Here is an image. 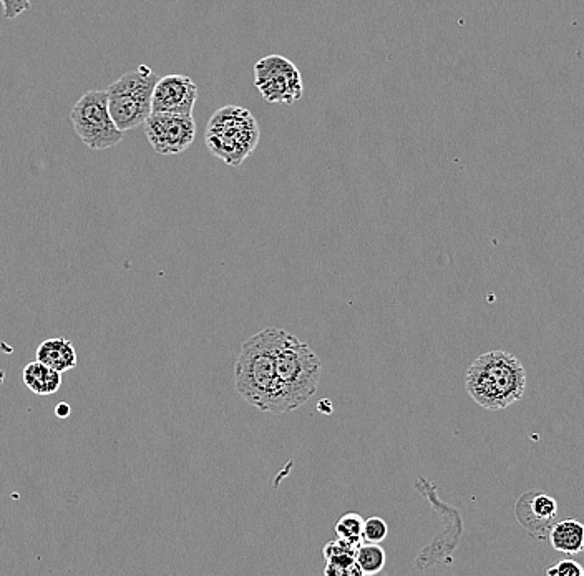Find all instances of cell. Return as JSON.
I'll return each mask as SVG.
<instances>
[{
	"instance_id": "1",
	"label": "cell",
	"mask_w": 584,
	"mask_h": 576,
	"mask_svg": "<svg viewBox=\"0 0 584 576\" xmlns=\"http://www.w3.org/2000/svg\"><path fill=\"white\" fill-rule=\"evenodd\" d=\"M465 387L478 406L503 411L525 396V367L510 352L488 351L468 367Z\"/></svg>"
},
{
	"instance_id": "2",
	"label": "cell",
	"mask_w": 584,
	"mask_h": 576,
	"mask_svg": "<svg viewBox=\"0 0 584 576\" xmlns=\"http://www.w3.org/2000/svg\"><path fill=\"white\" fill-rule=\"evenodd\" d=\"M322 364L316 352L299 337L284 331L276 354V392L269 412L289 414L317 392Z\"/></svg>"
},
{
	"instance_id": "3",
	"label": "cell",
	"mask_w": 584,
	"mask_h": 576,
	"mask_svg": "<svg viewBox=\"0 0 584 576\" xmlns=\"http://www.w3.org/2000/svg\"><path fill=\"white\" fill-rule=\"evenodd\" d=\"M284 331L268 328L249 337L234 366L239 396L258 411L269 412L276 392V354Z\"/></svg>"
},
{
	"instance_id": "4",
	"label": "cell",
	"mask_w": 584,
	"mask_h": 576,
	"mask_svg": "<svg viewBox=\"0 0 584 576\" xmlns=\"http://www.w3.org/2000/svg\"><path fill=\"white\" fill-rule=\"evenodd\" d=\"M259 127L248 108L228 105L219 108L206 128V145L226 165L239 166L256 150Z\"/></svg>"
},
{
	"instance_id": "5",
	"label": "cell",
	"mask_w": 584,
	"mask_h": 576,
	"mask_svg": "<svg viewBox=\"0 0 584 576\" xmlns=\"http://www.w3.org/2000/svg\"><path fill=\"white\" fill-rule=\"evenodd\" d=\"M158 77L146 65L127 72L105 90L113 122L123 133L145 123Z\"/></svg>"
},
{
	"instance_id": "6",
	"label": "cell",
	"mask_w": 584,
	"mask_h": 576,
	"mask_svg": "<svg viewBox=\"0 0 584 576\" xmlns=\"http://www.w3.org/2000/svg\"><path fill=\"white\" fill-rule=\"evenodd\" d=\"M73 130L90 150L102 152L122 143L123 132L113 122L105 90L83 93L70 112Z\"/></svg>"
},
{
	"instance_id": "7",
	"label": "cell",
	"mask_w": 584,
	"mask_h": 576,
	"mask_svg": "<svg viewBox=\"0 0 584 576\" xmlns=\"http://www.w3.org/2000/svg\"><path fill=\"white\" fill-rule=\"evenodd\" d=\"M254 85L269 103L292 105L302 97L299 69L281 55H268L254 65Z\"/></svg>"
},
{
	"instance_id": "8",
	"label": "cell",
	"mask_w": 584,
	"mask_h": 576,
	"mask_svg": "<svg viewBox=\"0 0 584 576\" xmlns=\"http://www.w3.org/2000/svg\"><path fill=\"white\" fill-rule=\"evenodd\" d=\"M143 125L146 138L158 155H180L195 142L193 115L151 112Z\"/></svg>"
},
{
	"instance_id": "9",
	"label": "cell",
	"mask_w": 584,
	"mask_h": 576,
	"mask_svg": "<svg viewBox=\"0 0 584 576\" xmlns=\"http://www.w3.org/2000/svg\"><path fill=\"white\" fill-rule=\"evenodd\" d=\"M515 517L530 537L545 540L558 518V502L545 492L530 490L516 500Z\"/></svg>"
},
{
	"instance_id": "10",
	"label": "cell",
	"mask_w": 584,
	"mask_h": 576,
	"mask_svg": "<svg viewBox=\"0 0 584 576\" xmlns=\"http://www.w3.org/2000/svg\"><path fill=\"white\" fill-rule=\"evenodd\" d=\"M196 98H198V87L190 77L166 75L156 82L153 98H151V112L193 115Z\"/></svg>"
},
{
	"instance_id": "11",
	"label": "cell",
	"mask_w": 584,
	"mask_h": 576,
	"mask_svg": "<svg viewBox=\"0 0 584 576\" xmlns=\"http://www.w3.org/2000/svg\"><path fill=\"white\" fill-rule=\"evenodd\" d=\"M37 361L60 374H65L77 367V351L69 339L50 337L37 347Z\"/></svg>"
},
{
	"instance_id": "12",
	"label": "cell",
	"mask_w": 584,
	"mask_h": 576,
	"mask_svg": "<svg viewBox=\"0 0 584 576\" xmlns=\"http://www.w3.org/2000/svg\"><path fill=\"white\" fill-rule=\"evenodd\" d=\"M356 552V545L342 542L339 538L327 543L326 547L322 548V555L326 560L324 573L336 576L361 575L357 568Z\"/></svg>"
},
{
	"instance_id": "13",
	"label": "cell",
	"mask_w": 584,
	"mask_h": 576,
	"mask_svg": "<svg viewBox=\"0 0 584 576\" xmlns=\"http://www.w3.org/2000/svg\"><path fill=\"white\" fill-rule=\"evenodd\" d=\"M548 540L556 552L578 555L584 552V525L575 518L561 520L551 527Z\"/></svg>"
},
{
	"instance_id": "14",
	"label": "cell",
	"mask_w": 584,
	"mask_h": 576,
	"mask_svg": "<svg viewBox=\"0 0 584 576\" xmlns=\"http://www.w3.org/2000/svg\"><path fill=\"white\" fill-rule=\"evenodd\" d=\"M22 377L27 389L35 396H52L62 386V374L39 361L27 364Z\"/></svg>"
},
{
	"instance_id": "15",
	"label": "cell",
	"mask_w": 584,
	"mask_h": 576,
	"mask_svg": "<svg viewBox=\"0 0 584 576\" xmlns=\"http://www.w3.org/2000/svg\"><path fill=\"white\" fill-rule=\"evenodd\" d=\"M357 568L361 575H377L387 563V555L380 543H361L356 552Z\"/></svg>"
},
{
	"instance_id": "16",
	"label": "cell",
	"mask_w": 584,
	"mask_h": 576,
	"mask_svg": "<svg viewBox=\"0 0 584 576\" xmlns=\"http://www.w3.org/2000/svg\"><path fill=\"white\" fill-rule=\"evenodd\" d=\"M364 518L359 513H346L336 523V538L359 547L362 543Z\"/></svg>"
},
{
	"instance_id": "17",
	"label": "cell",
	"mask_w": 584,
	"mask_h": 576,
	"mask_svg": "<svg viewBox=\"0 0 584 576\" xmlns=\"http://www.w3.org/2000/svg\"><path fill=\"white\" fill-rule=\"evenodd\" d=\"M389 537V525L379 517H370L364 520L362 528V542L382 543Z\"/></svg>"
},
{
	"instance_id": "18",
	"label": "cell",
	"mask_w": 584,
	"mask_h": 576,
	"mask_svg": "<svg viewBox=\"0 0 584 576\" xmlns=\"http://www.w3.org/2000/svg\"><path fill=\"white\" fill-rule=\"evenodd\" d=\"M546 575L548 576H584V568L581 567L580 563L575 562V560H561V562L556 563L555 567L548 568L546 570Z\"/></svg>"
},
{
	"instance_id": "19",
	"label": "cell",
	"mask_w": 584,
	"mask_h": 576,
	"mask_svg": "<svg viewBox=\"0 0 584 576\" xmlns=\"http://www.w3.org/2000/svg\"><path fill=\"white\" fill-rule=\"evenodd\" d=\"M30 2L32 0H0V4L4 7L5 19H17L19 15L30 10V7H32Z\"/></svg>"
},
{
	"instance_id": "20",
	"label": "cell",
	"mask_w": 584,
	"mask_h": 576,
	"mask_svg": "<svg viewBox=\"0 0 584 576\" xmlns=\"http://www.w3.org/2000/svg\"><path fill=\"white\" fill-rule=\"evenodd\" d=\"M70 412H72V409H70V406L67 404V402H60L59 406L55 407V414H57L59 419H67V417L70 415Z\"/></svg>"
},
{
	"instance_id": "21",
	"label": "cell",
	"mask_w": 584,
	"mask_h": 576,
	"mask_svg": "<svg viewBox=\"0 0 584 576\" xmlns=\"http://www.w3.org/2000/svg\"><path fill=\"white\" fill-rule=\"evenodd\" d=\"M317 409H319V411H321V412H326V414H331V412H332L331 402H329V401L321 402V404H319V407H317Z\"/></svg>"
}]
</instances>
